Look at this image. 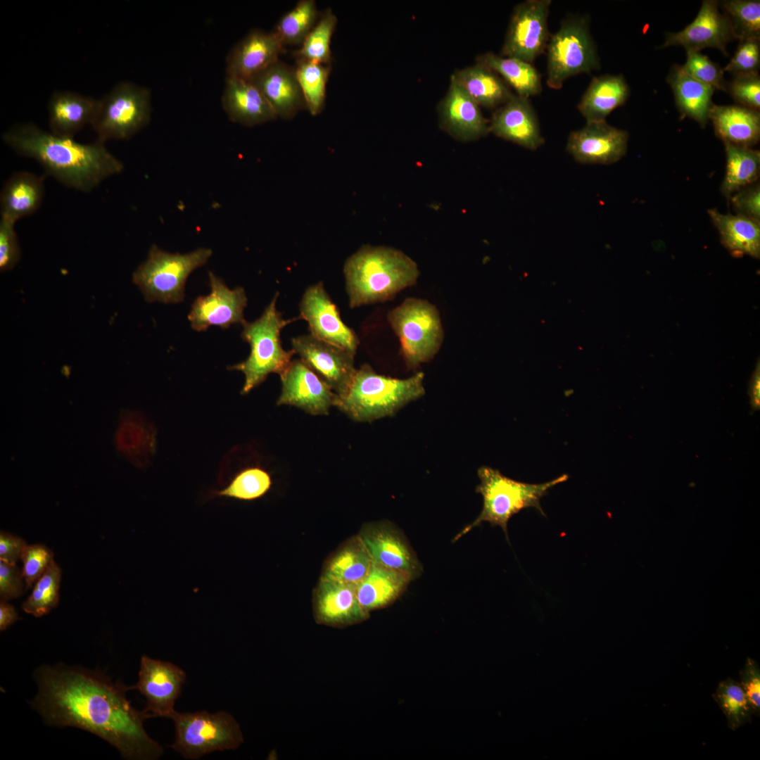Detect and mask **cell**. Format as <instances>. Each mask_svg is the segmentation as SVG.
Here are the masks:
<instances>
[{
    "mask_svg": "<svg viewBox=\"0 0 760 760\" xmlns=\"http://www.w3.org/2000/svg\"><path fill=\"white\" fill-rule=\"evenodd\" d=\"M38 692L31 704L49 724L89 731L131 760H155L162 745L151 738L144 723L151 718L133 707L127 687L87 670L43 666L34 673Z\"/></svg>",
    "mask_w": 760,
    "mask_h": 760,
    "instance_id": "cell-1",
    "label": "cell"
},
{
    "mask_svg": "<svg viewBox=\"0 0 760 760\" xmlns=\"http://www.w3.org/2000/svg\"><path fill=\"white\" fill-rule=\"evenodd\" d=\"M2 139L18 155L35 160L63 185L82 192L92 191L124 168L103 143H80L32 122L14 125L3 133Z\"/></svg>",
    "mask_w": 760,
    "mask_h": 760,
    "instance_id": "cell-2",
    "label": "cell"
},
{
    "mask_svg": "<svg viewBox=\"0 0 760 760\" xmlns=\"http://www.w3.org/2000/svg\"><path fill=\"white\" fill-rule=\"evenodd\" d=\"M350 308L390 300L417 282V262L405 253L388 246H362L343 265Z\"/></svg>",
    "mask_w": 760,
    "mask_h": 760,
    "instance_id": "cell-3",
    "label": "cell"
},
{
    "mask_svg": "<svg viewBox=\"0 0 760 760\" xmlns=\"http://www.w3.org/2000/svg\"><path fill=\"white\" fill-rule=\"evenodd\" d=\"M424 374L407 379L379 374L370 365L357 369L347 393L338 397L336 407L357 422H372L393 416L409 403L425 394Z\"/></svg>",
    "mask_w": 760,
    "mask_h": 760,
    "instance_id": "cell-4",
    "label": "cell"
},
{
    "mask_svg": "<svg viewBox=\"0 0 760 760\" xmlns=\"http://www.w3.org/2000/svg\"><path fill=\"white\" fill-rule=\"evenodd\" d=\"M480 483L476 491L483 498V507L478 517L466 526L455 537L457 540L473 528L486 521L492 526H499L508 540L507 524L512 517L526 508H535L546 516L540 500L555 486L565 482L569 475L564 474L552 480L541 483H528L514 480L503 475L499 470L483 466L478 469Z\"/></svg>",
    "mask_w": 760,
    "mask_h": 760,
    "instance_id": "cell-5",
    "label": "cell"
},
{
    "mask_svg": "<svg viewBox=\"0 0 760 760\" xmlns=\"http://www.w3.org/2000/svg\"><path fill=\"white\" fill-rule=\"evenodd\" d=\"M277 292L261 316L252 322H245L241 338L250 345L251 352L244 361L227 367L229 370L240 371L244 374L241 393L248 394L261 384L269 374H281L292 361L295 352L286 350L281 346V329L298 317L285 319L276 307Z\"/></svg>",
    "mask_w": 760,
    "mask_h": 760,
    "instance_id": "cell-6",
    "label": "cell"
},
{
    "mask_svg": "<svg viewBox=\"0 0 760 760\" xmlns=\"http://www.w3.org/2000/svg\"><path fill=\"white\" fill-rule=\"evenodd\" d=\"M387 322L399 339L402 356L410 369L433 359L443 343L439 310L426 299L406 298L388 312Z\"/></svg>",
    "mask_w": 760,
    "mask_h": 760,
    "instance_id": "cell-7",
    "label": "cell"
},
{
    "mask_svg": "<svg viewBox=\"0 0 760 760\" xmlns=\"http://www.w3.org/2000/svg\"><path fill=\"white\" fill-rule=\"evenodd\" d=\"M212 254V250L207 248L184 254L171 253L153 244L146 260L133 272L132 281L148 302L181 303L184 299L188 277L204 265Z\"/></svg>",
    "mask_w": 760,
    "mask_h": 760,
    "instance_id": "cell-8",
    "label": "cell"
},
{
    "mask_svg": "<svg viewBox=\"0 0 760 760\" xmlns=\"http://www.w3.org/2000/svg\"><path fill=\"white\" fill-rule=\"evenodd\" d=\"M175 739L170 747L184 759L196 760L217 751L234 750L243 742L239 723L229 712H175Z\"/></svg>",
    "mask_w": 760,
    "mask_h": 760,
    "instance_id": "cell-9",
    "label": "cell"
},
{
    "mask_svg": "<svg viewBox=\"0 0 760 760\" xmlns=\"http://www.w3.org/2000/svg\"><path fill=\"white\" fill-rule=\"evenodd\" d=\"M547 49V84L562 88L568 78L600 67L595 43L587 17L571 15L550 36Z\"/></svg>",
    "mask_w": 760,
    "mask_h": 760,
    "instance_id": "cell-10",
    "label": "cell"
},
{
    "mask_svg": "<svg viewBox=\"0 0 760 760\" xmlns=\"http://www.w3.org/2000/svg\"><path fill=\"white\" fill-rule=\"evenodd\" d=\"M150 91L129 82H121L101 99L91 124L99 141L128 139L150 122Z\"/></svg>",
    "mask_w": 760,
    "mask_h": 760,
    "instance_id": "cell-11",
    "label": "cell"
},
{
    "mask_svg": "<svg viewBox=\"0 0 760 760\" xmlns=\"http://www.w3.org/2000/svg\"><path fill=\"white\" fill-rule=\"evenodd\" d=\"M551 0H526L513 9L500 56L531 63L546 49Z\"/></svg>",
    "mask_w": 760,
    "mask_h": 760,
    "instance_id": "cell-12",
    "label": "cell"
},
{
    "mask_svg": "<svg viewBox=\"0 0 760 760\" xmlns=\"http://www.w3.org/2000/svg\"><path fill=\"white\" fill-rule=\"evenodd\" d=\"M292 350L341 398L344 396L356 372L355 353L319 340L311 334L291 339Z\"/></svg>",
    "mask_w": 760,
    "mask_h": 760,
    "instance_id": "cell-13",
    "label": "cell"
},
{
    "mask_svg": "<svg viewBox=\"0 0 760 760\" xmlns=\"http://www.w3.org/2000/svg\"><path fill=\"white\" fill-rule=\"evenodd\" d=\"M299 319L308 324L312 336L356 353L360 343L355 332L341 320L336 305L323 282L308 286L299 304Z\"/></svg>",
    "mask_w": 760,
    "mask_h": 760,
    "instance_id": "cell-14",
    "label": "cell"
},
{
    "mask_svg": "<svg viewBox=\"0 0 760 760\" xmlns=\"http://www.w3.org/2000/svg\"><path fill=\"white\" fill-rule=\"evenodd\" d=\"M186 678L185 671L177 665L144 655L140 661L138 681L133 689L145 697L144 710L151 718H171Z\"/></svg>",
    "mask_w": 760,
    "mask_h": 760,
    "instance_id": "cell-15",
    "label": "cell"
},
{
    "mask_svg": "<svg viewBox=\"0 0 760 760\" xmlns=\"http://www.w3.org/2000/svg\"><path fill=\"white\" fill-rule=\"evenodd\" d=\"M209 283L210 293L197 297L191 305L188 315L191 328L204 331L210 326L227 329L234 324H243L246 322L243 310L247 305L244 289H229L212 272H209Z\"/></svg>",
    "mask_w": 760,
    "mask_h": 760,
    "instance_id": "cell-16",
    "label": "cell"
},
{
    "mask_svg": "<svg viewBox=\"0 0 760 760\" xmlns=\"http://www.w3.org/2000/svg\"><path fill=\"white\" fill-rule=\"evenodd\" d=\"M367 547L372 562L409 575L420 576L421 563L402 532L388 521L363 525L357 535Z\"/></svg>",
    "mask_w": 760,
    "mask_h": 760,
    "instance_id": "cell-17",
    "label": "cell"
},
{
    "mask_svg": "<svg viewBox=\"0 0 760 760\" xmlns=\"http://www.w3.org/2000/svg\"><path fill=\"white\" fill-rule=\"evenodd\" d=\"M281 391L277 405L296 407L310 414H328L337 395L300 359L292 360L279 375Z\"/></svg>",
    "mask_w": 760,
    "mask_h": 760,
    "instance_id": "cell-18",
    "label": "cell"
},
{
    "mask_svg": "<svg viewBox=\"0 0 760 760\" xmlns=\"http://www.w3.org/2000/svg\"><path fill=\"white\" fill-rule=\"evenodd\" d=\"M628 133L609 125L606 120L586 122L569 134L566 150L579 163L609 165L626 153Z\"/></svg>",
    "mask_w": 760,
    "mask_h": 760,
    "instance_id": "cell-19",
    "label": "cell"
},
{
    "mask_svg": "<svg viewBox=\"0 0 760 760\" xmlns=\"http://www.w3.org/2000/svg\"><path fill=\"white\" fill-rule=\"evenodd\" d=\"M735 37L726 15L719 9V2L704 0L694 20L683 30L668 32L661 48L682 46L687 50L701 51L715 48L727 55V44Z\"/></svg>",
    "mask_w": 760,
    "mask_h": 760,
    "instance_id": "cell-20",
    "label": "cell"
},
{
    "mask_svg": "<svg viewBox=\"0 0 760 760\" xmlns=\"http://www.w3.org/2000/svg\"><path fill=\"white\" fill-rule=\"evenodd\" d=\"M312 609L317 623L333 628L362 623L370 615L357 599L356 585L322 579L313 592Z\"/></svg>",
    "mask_w": 760,
    "mask_h": 760,
    "instance_id": "cell-21",
    "label": "cell"
},
{
    "mask_svg": "<svg viewBox=\"0 0 760 760\" xmlns=\"http://www.w3.org/2000/svg\"><path fill=\"white\" fill-rule=\"evenodd\" d=\"M437 112L441 129L460 141H475L490 132L480 106L452 77Z\"/></svg>",
    "mask_w": 760,
    "mask_h": 760,
    "instance_id": "cell-22",
    "label": "cell"
},
{
    "mask_svg": "<svg viewBox=\"0 0 760 760\" xmlns=\"http://www.w3.org/2000/svg\"><path fill=\"white\" fill-rule=\"evenodd\" d=\"M489 131L530 150H536L544 144L537 115L528 98L517 94L493 112Z\"/></svg>",
    "mask_w": 760,
    "mask_h": 760,
    "instance_id": "cell-23",
    "label": "cell"
},
{
    "mask_svg": "<svg viewBox=\"0 0 760 760\" xmlns=\"http://www.w3.org/2000/svg\"><path fill=\"white\" fill-rule=\"evenodd\" d=\"M284 47L273 31L252 30L229 52L226 76L249 79L279 61Z\"/></svg>",
    "mask_w": 760,
    "mask_h": 760,
    "instance_id": "cell-24",
    "label": "cell"
},
{
    "mask_svg": "<svg viewBox=\"0 0 760 760\" xmlns=\"http://www.w3.org/2000/svg\"><path fill=\"white\" fill-rule=\"evenodd\" d=\"M248 80L260 91L277 118H292L305 106L295 68L279 60Z\"/></svg>",
    "mask_w": 760,
    "mask_h": 760,
    "instance_id": "cell-25",
    "label": "cell"
},
{
    "mask_svg": "<svg viewBox=\"0 0 760 760\" xmlns=\"http://www.w3.org/2000/svg\"><path fill=\"white\" fill-rule=\"evenodd\" d=\"M222 105L230 120L248 127L277 118L262 94L248 79L226 76Z\"/></svg>",
    "mask_w": 760,
    "mask_h": 760,
    "instance_id": "cell-26",
    "label": "cell"
},
{
    "mask_svg": "<svg viewBox=\"0 0 760 760\" xmlns=\"http://www.w3.org/2000/svg\"><path fill=\"white\" fill-rule=\"evenodd\" d=\"M99 99L69 91H55L48 103L50 132L73 138L84 127L92 124Z\"/></svg>",
    "mask_w": 760,
    "mask_h": 760,
    "instance_id": "cell-27",
    "label": "cell"
},
{
    "mask_svg": "<svg viewBox=\"0 0 760 760\" xmlns=\"http://www.w3.org/2000/svg\"><path fill=\"white\" fill-rule=\"evenodd\" d=\"M44 193L43 177L25 171L13 173L1 191V217L16 222L33 214L41 206Z\"/></svg>",
    "mask_w": 760,
    "mask_h": 760,
    "instance_id": "cell-28",
    "label": "cell"
},
{
    "mask_svg": "<svg viewBox=\"0 0 760 760\" xmlns=\"http://www.w3.org/2000/svg\"><path fill=\"white\" fill-rule=\"evenodd\" d=\"M709 120L723 143L751 148L759 141V111L739 105L714 104Z\"/></svg>",
    "mask_w": 760,
    "mask_h": 760,
    "instance_id": "cell-29",
    "label": "cell"
},
{
    "mask_svg": "<svg viewBox=\"0 0 760 760\" xmlns=\"http://www.w3.org/2000/svg\"><path fill=\"white\" fill-rule=\"evenodd\" d=\"M629 95V86L622 75L595 77L582 96L578 109L586 122L605 121L614 109L626 102Z\"/></svg>",
    "mask_w": 760,
    "mask_h": 760,
    "instance_id": "cell-30",
    "label": "cell"
},
{
    "mask_svg": "<svg viewBox=\"0 0 760 760\" xmlns=\"http://www.w3.org/2000/svg\"><path fill=\"white\" fill-rule=\"evenodd\" d=\"M666 81L673 91L680 113L704 127L709 120L715 90L690 76L680 65L671 67Z\"/></svg>",
    "mask_w": 760,
    "mask_h": 760,
    "instance_id": "cell-31",
    "label": "cell"
},
{
    "mask_svg": "<svg viewBox=\"0 0 760 760\" xmlns=\"http://www.w3.org/2000/svg\"><path fill=\"white\" fill-rule=\"evenodd\" d=\"M412 580L405 573L372 562L367 576L356 585L357 599L370 613L392 604Z\"/></svg>",
    "mask_w": 760,
    "mask_h": 760,
    "instance_id": "cell-32",
    "label": "cell"
},
{
    "mask_svg": "<svg viewBox=\"0 0 760 760\" xmlns=\"http://www.w3.org/2000/svg\"><path fill=\"white\" fill-rule=\"evenodd\" d=\"M450 77L479 106L488 108L502 106L514 95L509 85L486 65H473L455 70Z\"/></svg>",
    "mask_w": 760,
    "mask_h": 760,
    "instance_id": "cell-33",
    "label": "cell"
},
{
    "mask_svg": "<svg viewBox=\"0 0 760 760\" xmlns=\"http://www.w3.org/2000/svg\"><path fill=\"white\" fill-rule=\"evenodd\" d=\"M708 214L723 246L735 257L760 256V222L740 215L722 214L716 209Z\"/></svg>",
    "mask_w": 760,
    "mask_h": 760,
    "instance_id": "cell-34",
    "label": "cell"
},
{
    "mask_svg": "<svg viewBox=\"0 0 760 760\" xmlns=\"http://www.w3.org/2000/svg\"><path fill=\"white\" fill-rule=\"evenodd\" d=\"M372 562L360 538L354 536L327 559L320 579L357 585L367 576Z\"/></svg>",
    "mask_w": 760,
    "mask_h": 760,
    "instance_id": "cell-35",
    "label": "cell"
},
{
    "mask_svg": "<svg viewBox=\"0 0 760 760\" xmlns=\"http://www.w3.org/2000/svg\"><path fill=\"white\" fill-rule=\"evenodd\" d=\"M476 63L490 68L517 92L528 98L538 95L542 90L540 75L531 63L523 60L505 57L488 51L479 54Z\"/></svg>",
    "mask_w": 760,
    "mask_h": 760,
    "instance_id": "cell-36",
    "label": "cell"
},
{
    "mask_svg": "<svg viewBox=\"0 0 760 760\" xmlns=\"http://www.w3.org/2000/svg\"><path fill=\"white\" fill-rule=\"evenodd\" d=\"M723 144L726 169L721 191L729 199L736 191L757 181L760 172V152L750 147Z\"/></svg>",
    "mask_w": 760,
    "mask_h": 760,
    "instance_id": "cell-37",
    "label": "cell"
},
{
    "mask_svg": "<svg viewBox=\"0 0 760 760\" xmlns=\"http://www.w3.org/2000/svg\"><path fill=\"white\" fill-rule=\"evenodd\" d=\"M272 485L268 471L260 467H250L236 473L223 488L211 490L208 496L252 501L264 496Z\"/></svg>",
    "mask_w": 760,
    "mask_h": 760,
    "instance_id": "cell-38",
    "label": "cell"
},
{
    "mask_svg": "<svg viewBox=\"0 0 760 760\" xmlns=\"http://www.w3.org/2000/svg\"><path fill=\"white\" fill-rule=\"evenodd\" d=\"M331 69V65L303 59L297 60L296 75L305 107L312 115H317L323 109L326 86Z\"/></svg>",
    "mask_w": 760,
    "mask_h": 760,
    "instance_id": "cell-39",
    "label": "cell"
},
{
    "mask_svg": "<svg viewBox=\"0 0 760 760\" xmlns=\"http://www.w3.org/2000/svg\"><path fill=\"white\" fill-rule=\"evenodd\" d=\"M318 18L315 0H300L277 23L273 32L282 44H302Z\"/></svg>",
    "mask_w": 760,
    "mask_h": 760,
    "instance_id": "cell-40",
    "label": "cell"
},
{
    "mask_svg": "<svg viewBox=\"0 0 760 760\" xmlns=\"http://www.w3.org/2000/svg\"><path fill=\"white\" fill-rule=\"evenodd\" d=\"M337 21L331 9H327L305 37L300 48L293 53L296 59L331 65L330 43Z\"/></svg>",
    "mask_w": 760,
    "mask_h": 760,
    "instance_id": "cell-41",
    "label": "cell"
},
{
    "mask_svg": "<svg viewBox=\"0 0 760 760\" xmlns=\"http://www.w3.org/2000/svg\"><path fill=\"white\" fill-rule=\"evenodd\" d=\"M712 697L726 715L730 729L735 730L751 721L752 709L742 686L736 680L729 678L721 681Z\"/></svg>",
    "mask_w": 760,
    "mask_h": 760,
    "instance_id": "cell-42",
    "label": "cell"
},
{
    "mask_svg": "<svg viewBox=\"0 0 760 760\" xmlns=\"http://www.w3.org/2000/svg\"><path fill=\"white\" fill-rule=\"evenodd\" d=\"M735 39L760 38V1L726 0L719 3Z\"/></svg>",
    "mask_w": 760,
    "mask_h": 760,
    "instance_id": "cell-43",
    "label": "cell"
},
{
    "mask_svg": "<svg viewBox=\"0 0 760 760\" xmlns=\"http://www.w3.org/2000/svg\"><path fill=\"white\" fill-rule=\"evenodd\" d=\"M61 578V569L53 560L35 583L31 595L23 602V611L35 617H40L55 608L59 601Z\"/></svg>",
    "mask_w": 760,
    "mask_h": 760,
    "instance_id": "cell-44",
    "label": "cell"
},
{
    "mask_svg": "<svg viewBox=\"0 0 760 760\" xmlns=\"http://www.w3.org/2000/svg\"><path fill=\"white\" fill-rule=\"evenodd\" d=\"M686 56L682 67L688 74L715 91L726 92L728 82L724 78L723 69L718 64L701 51L687 50Z\"/></svg>",
    "mask_w": 760,
    "mask_h": 760,
    "instance_id": "cell-45",
    "label": "cell"
},
{
    "mask_svg": "<svg viewBox=\"0 0 760 760\" xmlns=\"http://www.w3.org/2000/svg\"><path fill=\"white\" fill-rule=\"evenodd\" d=\"M21 559L23 563L22 571L25 590H27L32 587L49 568L53 561V553L42 544L27 545Z\"/></svg>",
    "mask_w": 760,
    "mask_h": 760,
    "instance_id": "cell-46",
    "label": "cell"
},
{
    "mask_svg": "<svg viewBox=\"0 0 760 760\" xmlns=\"http://www.w3.org/2000/svg\"><path fill=\"white\" fill-rule=\"evenodd\" d=\"M760 68V38L740 41L737 49L723 71L734 76L759 72Z\"/></svg>",
    "mask_w": 760,
    "mask_h": 760,
    "instance_id": "cell-47",
    "label": "cell"
},
{
    "mask_svg": "<svg viewBox=\"0 0 760 760\" xmlns=\"http://www.w3.org/2000/svg\"><path fill=\"white\" fill-rule=\"evenodd\" d=\"M728 93L739 106L760 110V75L759 72L734 76L728 84Z\"/></svg>",
    "mask_w": 760,
    "mask_h": 760,
    "instance_id": "cell-48",
    "label": "cell"
},
{
    "mask_svg": "<svg viewBox=\"0 0 760 760\" xmlns=\"http://www.w3.org/2000/svg\"><path fill=\"white\" fill-rule=\"evenodd\" d=\"M15 222L1 217L0 219V270L6 272L14 268L20 258V248Z\"/></svg>",
    "mask_w": 760,
    "mask_h": 760,
    "instance_id": "cell-49",
    "label": "cell"
},
{
    "mask_svg": "<svg viewBox=\"0 0 760 760\" xmlns=\"http://www.w3.org/2000/svg\"><path fill=\"white\" fill-rule=\"evenodd\" d=\"M138 418L127 419L120 424L117 433V445L122 452L127 455L137 453V449L144 447L143 443L148 442L149 432L144 423H140Z\"/></svg>",
    "mask_w": 760,
    "mask_h": 760,
    "instance_id": "cell-50",
    "label": "cell"
},
{
    "mask_svg": "<svg viewBox=\"0 0 760 760\" xmlns=\"http://www.w3.org/2000/svg\"><path fill=\"white\" fill-rule=\"evenodd\" d=\"M737 215L760 222V186L752 184L734 193L729 198Z\"/></svg>",
    "mask_w": 760,
    "mask_h": 760,
    "instance_id": "cell-51",
    "label": "cell"
},
{
    "mask_svg": "<svg viewBox=\"0 0 760 760\" xmlns=\"http://www.w3.org/2000/svg\"><path fill=\"white\" fill-rule=\"evenodd\" d=\"M742 686L753 714L760 713V668L758 663L747 658L744 668L740 671Z\"/></svg>",
    "mask_w": 760,
    "mask_h": 760,
    "instance_id": "cell-52",
    "label": "cell"
},
{
    "mask_svg": "<svg viewBox=\"0 0 760 760\" xmlns=\"http://www.w3.org/2000/svg\"><path fill=\"white\" fill-rule=\"evenodd\" d=\"M25 585L23 571L15 564L0 560V597L8 601L20 597Z\"/></svg>",
    "mask_w": 760,
    "mask_h": 760,
    "instance_id": "cell-53",
    "label": "cell"
},
{
    "mask_svg": "<svg viewBox=\"0 0 760 760\" xmlns=\"http://www.w3.org/2000/svg\"><path fill=\"white\" fill-rule=\"evenodd\" d=\"M26 542L21 538L1 531L0 533V560L15 564L21 559Z\"/></svg>",
    "mask_w": 760,
    "mask_h": 760,
    "instance_id": "cell-54",
    "label": "cell"
},
{
    "mask_svg": "<svg viewBox=\"0 0 760 760\" xmlns=\"http://www.w3.org/2000/svg\"><path fill=\"white\" fill-rule=\"evenodd\" d=\"M749 395L752 410H758L760 407V365L758 361L749 381Z\"/></svg>",
    "mask_w": 760,
    "mask_h": 760,
    "instance_id": "cell-55",
    "label": "cell"
},
{
    "mask_svg": "<svg viewBox=\"0 0 760 760\" xmlns=\"http://www.w3.org/2000/svg\"><path fill=\"white\" fill-rule=\"evenodd\" d=\"M18 615L15 609L7 601L1 600L0 602V630L4 631L10 627L18 619Z\"/></svg>",
    "mask_w": 760,
    "mask_h": 760,
    "instance_id": "cell-56",
    "label": "cell"
}]
</instances>
